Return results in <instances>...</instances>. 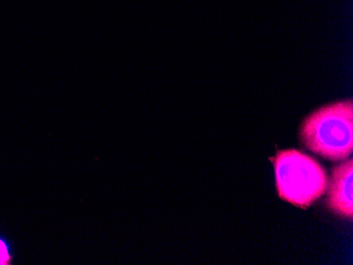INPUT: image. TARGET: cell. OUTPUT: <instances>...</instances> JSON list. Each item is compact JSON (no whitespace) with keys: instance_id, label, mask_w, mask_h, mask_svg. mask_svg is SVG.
<instances>
[{"instance_id":"cell-1","label":"cell","mask_w":353,"mask_h":265,"mask_svg":"<svg viewBox=\"0 0 353 265\" xmlns=\"http://www.w3.org/2000/svg\"><path fill=\"white\" fill-rule=\"evenodd\" d=\"M301 136L314 153L331 161L346 159L353 150L352 102L334 103L313 112L303 120Z\"/></svg>"},{"instance_id":"cell-4","label":"cell","mask_w":353,"mask_h":265,"mask_svg":"<svg viewBox=\"0 0 353 265\" xmlns=\"http://www.w3.org/2000/svg\"><path fill=\"white\" fill-rule=\"evenodd\" d=\"M12 257L9 253L7 244L0 239V265L11 264Z\"/></svg>"},{"instance_id":"cell-3","label":"cell","mask_w":353,"mask_h":265,"mask_svg":"<svg viewBox=\"0 0 353 265\" xmlns=\"http://www.w3.org/2000/svg\"><path fill=\"white\" fill-rule=\"evenodd\" d=\"M353 161H348L333 170L328 191V204L334 213L352 218Z\"/></svg>"},{"instance_id":"cell-2","label":"cell","mask_w":353,"mask_h":265,"mask_svg":"<svg viewBox=\"0 0 353 265\" xmlns=\"http://www.w3.org/2000/svg\"><path fill=\"white\" fill-rule=\"evenodd\" d=\"M274 167L279 197L296 206H310L328 187L324 168L297 150L279 152Z\"/></svg>"}]
</instances>
